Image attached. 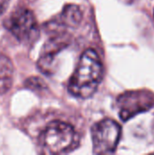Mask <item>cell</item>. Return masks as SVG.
Returning a JSON list of instances; mask_svg holds the SVG:
<instances>
[{"label":"cell","mask_w":154,"mask_h":155,"mask_svg":"<svg viewBox=\"0 0 154 155\" xmlns=\"http://www.w3.org/2000/svg\"><path fill=\"white\" fill-rule=\"evenodd\" d=\"M103 78V64L98 54L93 49L85 50L71 76L69 93L78 98H89L97 90Z\"/></svg>","instance_id":"cell-1"},{"label":"cell","mask_w":154,"mask_h":155,"mask_svg":"<svg viewBox=\"0 0 154 155\" xmlns=\"http://www.w3.org/2000/svg\"><path fill=\"white\" fill-rule=\"evenodd\" d=\"M79 141V135L74 128L61 121L48 124L39 137L43 153L50 154L68 153L78 146Z\"/></svg>","instance_id":"cell-2"},{"label":"cell","mask_w":154,"mask_h":155,"mask_svg":"<svg viewBox=\"0 0 154 155\" xmlns=\"http://www.w3.org/2000/svg\"><path fill=\"white\" fill-rule=\"evenodd\" d=\"M5 27L22 44L32 45L40 35L36 17L32 10L26 7L15 9L4 22Z\"/></svg>","instance_id":"cell-3"},{"label":"cell","mask_w":154,"mask_h":155,"mask_svg":"<svg viewBox=\"0 0 154 155\" xmlns=\"http://www.w3.org/2000/svg\"><path fill=\"white\" fill-rule=\"evenodd\" d=\"M122 134L121 126L113 120L104 119L92 128L93 153L96 154H110L115 152Z\"/></svg>","instance_id":"cell-4"},{"label":"cell","mask_w":154,"mask_h":155,"mask_svg":"<svg viewBox=\"0 0 154 155\" xmlns=\"http://www.w3.org/2000/svg\"><path fill=\"white\" fill-rule=\"evenodd\" d=\"M154 106V94L147 90L129 91L117 99V107L123 121H128L135 115L149 111Z\"/></svg>","instance_id":"cell-5"},{"label":"cell","mask_w":154,"mask_h":155,"mask_svg":"<svg viewBox=\"0 0 154 155\" xmlns=\"http://www.w3.org/2000/svg\"><path fill=\"white\" fill-rule=\"evenodd\" d=\"M82 17L83 14L78 5H67L64 6L59 18L57 20L53 21L46 26L50 29H54L60 26L75 27L81 23Z\"/></svg>","instance_id":"cell-6"},{"label":"cell","mask_w":154,"mask_h":155,"mask_svg":"<svg viewBox=\"0 0 154 155\" xmlns=\"http://www.w3.org/2000/svg\"><path fill=\"white\" fill-rule=\"evenodd\" d=\"M13 85V65L6 56H0V95L6 94Z\"/></svg>","instance_id":"cell-7"},{"label":"cell","mask_w":154,"mask_h":155,"mask_svg":"<svg viewBox=\"0 0 154 155\" xmlns=\"http://www.w3.org/2000/svg\"><path fill=\"white\" fill-rule=\"evenodd\" d=\"M44 82L38 78V77H31V78H28L26 81H25V87H27L28 89H31L33 91H37V90H42L43 88V84Z\"/></svg>","instance_id":"cell-8"},{"label":"cell","mask_w":154,"mask_h":155,"mask_svg":"<svg viewBox=\"0 0 154 155\" xmlns=\"http://www.w3.org/2000/svg\"><path fill=\"white\" fill-rule=\"evenodd\" d=\"M9 2L10 0H0V15L6 11L9 5Z\"/></svg>","instance_id":"cell-9"},{"label":"cell","mask_w":154,"mask_h":155,"mask_svg":"<svg viewBox=\"0 0 154 155\" xmlns=\"http://www.w3.org/2000/svg\"><path fill=\"white\" fill-rule=\"evenodd\" d=\"M152 132H153V134H154V122H153V126H152Z\"/></svg>","instance_id":"cell-10"}]
</instances>
